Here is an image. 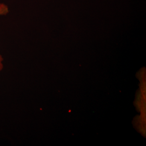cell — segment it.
<instances>
[{"mask_svg":"<svg viewBox=\"0 0 146 146\" xmlns=\"http://www.w3.org/2000/svg\"><path fill=\"white\" fill-rule=\"evenodd\" d=\"M8 13V8L7 5L4 4H0V15H5ZM3 58L1 55H0V72L3 68Z\"/></svg>","mask_w":146,"mask_h":146,"instance_id":"1","label":"cell"}]
</instances>
